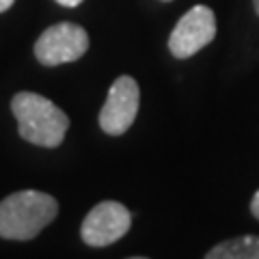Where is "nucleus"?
<instances>
[{
	"label": "nucleus",
	"mask_w": 259,
	"mask_h": 259,
	"mask_svg": "<svg viewBox=\"0 0 259 259\" xmlns=\"http://www.w3.org/2000/svg\"><path fill=\"white\" fill-rule=\"evenodd\" d=\"M255 11H257V15H259V0H255Z\"/></svg>",
	"instance_id": "obj_11"
},
{
	"label": "nucleus",
	"mask_w": 259,
	"mask_h": 259,
	"mask_svg": "<svg viewBox=\"0 0 259 259\" xmlns=\"http://www.w3.org/2000/svg\"><path fill=\"white\" fill-rule=\"evenodd\" d=\"M205 259H259V238L242 236L216 244Z\"/></svg>",
	"instance_id": "obj_7"
},
{
	"label": "nucleus",
	"mask_w": 259,
	"mask_h": 259,
	"mask_svg": "<svg viewBox=\"0 0 259 259\" xmlns=\"http://www.w3.org/2000/svg\"><path fill=\"white\" fill-rule=\"evenodd\" d=\"M130 259H147V257H130Z\"/></svg>",
	"instance_id": "obj_12"
},
{
	"label": "nucleus",
	"mask_w": 259,
	"mask_h": 259,
	"mask_svg": "<svg viewBox=\"0 0 259 259\" xmlns=\"http://www.w3.org/2000/svg\"><path fill=\"white\" fill-rule=\"evenodd\" d=\"M11 110L20 125V136L39 147H59L69 127L67 115L48 97L30 91L15 93Z\"/></svg>",
	"instance_id": "obj_2"
},
{
	"label": "nucleus",
	"mask_w": 259,
	"mask_h": 259,
	"mask_svg": "<svg viewBox=\"0 0 259 259\" xmlns=\"http://www.w3.org/2000/svg\"><path fill=\"white\" fill-rule=\"evenodd\" d=\"M162 3H171V0H162Z\"/></svg>",
	"instance_id": "obj_13"
},
{
	"label": "nucleus",
	"mask_w": 259,
	"mask_h": 259,
	"mask_svg": "<svg viewBox=\"0 0 259 259\" xmlns=\"http://www.w3.org/2000/svg\"><path fill=\"white\" fill-rule=\"evenodd\" d=\"M216 37V15L205 5H197L177 22L171 37H168V50L177 59H188Z\"/></svg>",
	"instance_id": "obj_6"
},
{
	"label": "nucleus",
	"mask_w": 259,
	"mask_h": 259,
	"mask_svg": "<svg viewBox=\"0 0 259 259\" xmlns=\"http://www.w3.org/2000/svg\"><path fill=\"white\" fill-rule=\"evenodd\" d=\"M139 104H141V91L134 78L119 76L112 82L106 104L100 110V125L110 136L125 134L130 125L134 123L139 115Z\"/></svg>",
	"instance_id": "obj_5"
},
{
	"label": "nucleus",
	"mask_w": 259,
	"mask_h": 259,
	"mask_svg": "<svg viewBox=\"0 0 259 259\" xmlns=\"http://www.w3.org/2000/svg\"><path fill=\"white\" fill-rule=\"evenodd\" d=\"M13 3H15V0H0V13L7 11V9H11Z\"/></svg>",
	"instance_id": "obj_10"
},
{
	"label": "nucleus",
	"mask_w": 259,
	"mask_h": 259,
	"mask_svg": "<svg viewBox=\"0 0 259 259\" xmlns=\"http://www.w3.org/2000/svg\"><path fill=\"white\" fill-rule=\"evenodd\" d=\"M89 50V35L82 26L61 22L46 28L35 44V56L41 65L54 67L63 63H74Z\"/></svg>",
	"instance_id": "obj_3"
},
{
	"label": "nucleus",
	"mask_w": 259,
	"mask_h": 259,
	"mask_svg": "<svg viewBox=\"0 0 259 259\" xmlns=\"http://www.w3.org/2000/svg\"><path fill=\"white\" fill-rule=\"evenodd\" d=\"M59 214L52 194L39 190H20L0 203V238L32 240Z\"/></svg>",
	"instance_id": "obj_1"
},
{
	"label": "nucleus",
	"mask_w": 259,
	"mask_h": 259,
	"mask_svg": "<svg viewBox=\"0 0 259 259\" xmlns=\"http://www.w3.org/2000/svg\"><path fill=\"white\" fill-rule=\"evenodd\" d=\"M59 5H63V7H78L82 0H56Z\"/></svg>",
	"instance_id": "obj_9"
},
{
	"label": "nucleus",
	"mask_w": 259,
	"mask_h": 259,
	"mask_svg": "<svg viewBox=\"0 0 259 259\" xmlns=\"http://www.w3.org/2000/svg\"><path fill=\"white\" fill-rule=\"evenodd\" d=\"M130 225H132V214L125 205L117 201H102L84 216L80 236L84 244L102 248L123 238L130 231Z\"/></svg>",
	"instance_id": "obj_4"
},
{
	"label": "nucleus",
	"mask_w": 259,
	"mask_h": 259,
	"mask_svg": "<svg viewBox=\"0 0 259 259\" xmlns=\"http://www.w3.org/2000/svg\"><path fill=\"white\" fill-rule=\"evenodd\" d=\"M250 212H253V216L259 221V190L255 192V197H253V201H250Z\"/></svg>",
	"instance_id": "obj_8"
}]
</instances>
